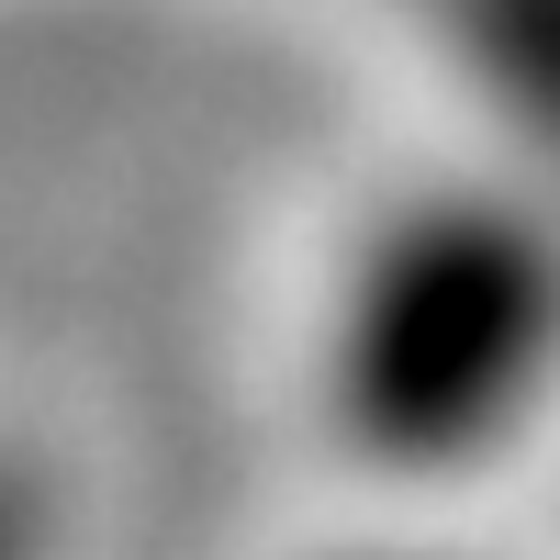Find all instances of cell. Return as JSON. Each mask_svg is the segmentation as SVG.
Returning a JSON list of instances; mask_svg holds the SVG:
<instances>
[{
	"mask_svg": "<svg viewBox=\"0 0 560 560\" xmlns=\"http://www.w3.org/2000/svg\"><path fill=\"white\" fill-rule=\"evenodd\" d=\"M516 325H527V303L493 269V247L482 236H438V247L382 269V314L359 303L348 393H359V415H393V427H448V415L482 427Z\"/></svg>",
	"mask_w": 560,
	"mask_h": 560,
	"instance_id": "cell-1",
	"label": "cell"
}]
</instances>
